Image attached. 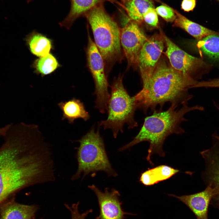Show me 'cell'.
<instances>
[{"mask_svg":"<svg viewBox=\"0 0 219 219\" xmlns=\"http://www.w3.org/2000/svg\"><path fill=\"white\" fill-rule=\"evenodd\" d=\"M0 147V204L20 190L47 181L45 153L26 132L9 129Z\"/></svg>","mask_w":219,"mask_h":219,"instance_id":"6da1fadb","label":"cell"},{"mask_svg":"<svg viewBox=\"0 0 219 219\" xmlns=\"http://www.w3.org/2000/svg\"><path fill=\"white\" fill-rule=\"evenodd\" d=\"M142 89L134 96L138 108L146 114L149 109L162 110L165 103L178 106L192 98L189 90L196 88L199 81L174 69L164 61L158 62L151 75L142 81Z\"/></svg>","mask_w":219,"mask_h":219,"instance_id":"7a4b0ae2","label":"cell"},{"mask_svg":"<svg viewBox=\"0 0 219 219\" xmlns=\"http://www.w3.org/2000/svg\"><path fill=\"white\" fill-rule=\"evenodd\" d=\"M177 107L171 105L165 111L156 110L146 117L138 134L132 141L119 148V151H123L143 141H148L150 145L146 159L152 166L154 165L151 160L152 155L157 154L162 157L165 155L163 145L167 137L172 134L185 133L180 126L182 122L188 120L184 117L185 114L194 110H204L203 107L198 105L189 106L187 103L182 104L179 109H176Z\"/></svg>","mask_w":219,"mask_h":219,"instance_id":"3957f363","label":"cell"},{"mask_svg":"<svg viewBox=\"0 0 219 219\" xmlns=\"http://www.w3.org/2000/svg\"><path fill=\"white\" fill-rule=\"evenodd\" d=\"M87 18L93 33L94 42L105 64L120 60L121 30L116 22L103 8L97 5L89 11Z\"/></svg>","mask_w":219,"mask_h":219,"instance_id":"277c9868","label":"cell"},{"mask_svg":"<svg viewBox=\"0 0 219 219\" xmlns=\"http://www.w3.org/2000/svg\"><path fill=\"white\" fill-rule=\"evenodd\" d=\"M123 78V76L120 75L113 81L107 105L108 116L99 123L104 129H111L115 138L119 132H123L125 124L129 129L138 126L134 118L137 106L134 96H130L125 88Z\"/></svg>","mask_w":219,"mask_h":219,"instance_id":"5b68a950","label":"cell"},{"mask_svg":"<svg viewBox=\"0 0 219 219\" xmlns=\"http://www.w3.org/2000/svg\"><path fill=\"white\" fill-rule=\"evenodd\" d=\"M77 141L80 143L77 155L78 168L71 180L78 179L82 174L84 177L98 171H104L109 176H117L109 162L99 129L95 131L94 127H92Z\"/></svg>","mask_w":219,"mask_h":219,"instance_id":"8992f818","label":"cell"},{"mask_svg":"<svg viewBox=\"0 0 219 219\" xmlns=\"http://www.w3.org/2000/svg\"><path fill=\"white\" fill-rule=\"evenodd\" d=\"M86 54L88 66L95 83V107L101 113H104L107 111L110 96L109 85L105 73L103 59L89 32Z\"/></svg>","mask_w":219,"mask_h":219,"instance_id":"52a82bcc","label":"cell"},{"mask_svg":"<svg viewBox=\"0 0 219 219\" xmlns=\"http://www.w3.org/2000/svg\"><path fill=\"white\" fill-rule=\"evenodd\" d=\"M162 35L166 46L165 54L171 66L176 70L192 77L191 74L198 70L208 69L211 67L202 59L193 56L181 49L164 34Z\"/></svg>","mask_w":219,"mask_h":219,"instance_id":"ba28073f","label":"cell"},{"mask_svg":"<svg viewBox=\"0 0 219 219\" xmlns=\"http://www.w3.org/2000/svg\"><path fill=\"white\" fill-rule=\"evenodd\" d=\"M164 42L162 35H155L148 39L142 46L137 64L142 81L149 78L154 71L163 50Z\"/></svg>","mask_w":219,"mask_h":219,"instance_id":"9c48e42d","label":"cell"},{"mask_svg":"<svg viewBox=\"0 0 219 219\" xmlns=\"http://www.w3.org/2000/svg\"><path fill=\"white\" fill-rule=\"evenodd\" d=\"M200 154L205 162L203 178L207 186L210 187L214 191L210 204L219 211V141L201 151Z\"/></svg>","mask_w":219,"mask_h":219,"instance_id":"30bf717a","label":"cell"},{"mask_svg":"<svg viewBox=\"0 0 219 219\" xmlns=\"http://www.w3.org/2000/svg\"><path fill=\"white\" fill-rule=\"evenodd\" d=\"M147 39L136 23H130L121 30L120 44L129 66L137 64L139 51Z\"/></svg>","mask_w":219,"mask_h":219,"instance_id":"8fae6325","label":"cell"},{"mask_svg":"<svg viewBox=\"0 0 219 219\" xmlns=\"http://www.w3.org/2000/svg\"><path fill=\"white\" fill-rule=\"evenodd\" d=\"M88 187L96 194L99 207V214L97 219H125L126 215L130 213L123 211L122 202L119 199L120 194L115 189L109 191L107 188L101 192L94 185Z\"/></svg>","mask_w":219,"mask_h":219,"instance_id":"7c38bea8","label":"cell"},{"mask_svg":"<svg viewBox=\"0 0 219 219\" xmlns=\"http://www.w3.org/2000/svg\"><path fill=\"white\" fill-rule=\"evenodd\" d=\"M214 195L212 188L207 186L203 191L194 194L177 196L168 195L178 199L186 205L194 213L197 219H208V207Z\"/></svg>","mask_w":219,"mask_h":219,"instance_id":"4fadbf2b","label":"cell"},{"mask_svg":"<svg viewBox=\"0 0 219 219\" xmlns=\"http://www.w3.org/2000/svg\"><path fill=\"white\" fill-rule=\"evenodd\" d=\"M38 208L36 205H26L16 202L14 198L0 204V219H33Z\"/></svg>","mask_w":219,"mask_h":219,"instance_id":"5bb4252c","label":"cell"},{"mask_svg":"<svg viewBox=\"0 0 219 219\" xmlns=\"http://www.w3.org/2000/svg\"><path fill=\"white\" fill-rule=\"evenodd\" d=\"M25 41L31 53L39 57L47 55L53 49L52 40L36 31H33L27 35Z\"/></svg>","mask_w":219,"mask_h":219,"instance_id":"9a60e30c","label":"cell"},{"mask_svg":"<svg viewBox=\"0 0 219 219\" xmlns=\"http://www.w3.org/2000/svg\"><path fill=\"white\" fill-rule=\"evenodd\" d=\"M62 112V120L67 119L70 123H72L78 118L87 121L89 118L88 113L86 110L83 103L79 99L74 98L66 102H61L58 104Z\"/></svg>","mask_w":219,"mask_h":219,"instance_id":"2e32d148","label":"cell"},{"mask_svg":"<svg viewBox=\"0 0 219 219\" xmlns=\"http://www.w3.org/2000/svg\"><path fill=\"white\" fill-rule=\"evenodd\" d=\"M179 172V170L169 166L160 165L148 169L141 173L140 181L146 186L153 185L170 178Z\"/></svg>","mask_w":219,"mask_h":219,"instance_id":"e0dca14e","label":"cell"},{"mask_svg":"<svg viewBox=\"0 0 219 219\" xmlns=\"http://www.w3.org/2000/svg\"><path fill=\"white\" fill-rule=\"evenodd\" d=\"M175 12L176 18L174 20L175 25L184 30L198 41L209 36H219V33L193 22L177 12Z\"/></svg>","mask_w":219,"mask_h":219,"instance_id":"ac0fdd59","label":"cell"},{"mask_svg":"<svg viewBox=\"0 0 219 219\" xmlns=\"http://www.w3.org/2000/svg\"><path fill=\"white\" fill-rule=\"evenodd\" d=\"M100 0H71L70 11L59 25L69 29L74 21L81 15L90 11L100 2Z\"/></svg>","mask_w":219,"mask_h":219,"instance_id":"d6986e66","label":"cell"},{"mask_svg":"<svg viewBox=\"0 0 219 219\" xmlns=\"http://www.w3.org/2000/svg\"><path fill=\"white\" fill-rule=\"evenodd\" d=\"M32 66L34 73L44 76L53 72L60 66V65L56 57L50 53L44 57L36 59Z\"/></svg>","mask_w":219,"mask_h":219,"instance_id":"ffe728a7","label":"cell"},{"mask_svg":"<svg viewBox=\"0 0 219 219\" xmlns=\"http://www.w3.org/2000/svg\"><path fill=\"white\" fill-rule=\"evenodd\" d=\"M126 7L131 19L140 22L143 20V16L149 8H155L152 0H129L126 2Z\"/></svg>","mask_w":219,"mask_h":219,"instance_id":"44dd1931","label":"cell"},{"mask_svg":"<svg viewBox=\"0 0 219 219\" xmlns=\"http://www.w3.org/2000/svg\"><path fill=\"white\" fill-rule=\"evenodd\" d=\"M197 46L207 57L214 61H219V36L205 37L198 41Z\"/></svg>","mask_w":219,"mask_h":219,"instance_id":"7402d4cb","label":"cell"},{"mask_svg":"<svg viewBox=\"0 0 219 219\" xmlns=\"http://www.w3.org/2000/svg\"><path fill=\"white\" fill-rule=\"evenodd\" d=\"M157 14L167 22L174 21L176 15L170 8L163 5L157 7L155 9Z\"/></svg>","mask_w":219,"mask_h":219,"instance_id":"603a6c76","label":"cell"},{"mask_svg":"<svg viewBox=\"0 0 219 219\" xmlns=\"http://www.w3.org/2000/svg\"><path fill=\"white\" fill-rule=\"evenodd\" d=\"M143 18V20L149 25L154 27L157 26L158 20L155 8H148L144 13Z\"/></svg>","mask_w":219,"mask_h":219,"instance_id":"cb8c5ba5","label":"cell"},{"mask_svg":"<svg viewBox=\"0 0 219 219\" xmlns=\"http://www.w3.org/2000/svg\"><path fill=\"white\" fill-rule=\"evenodd\" d=\"M219 88V78L207 81L199 82L197 88Z\"/></svg>","mask_w":219,"mask_h":219,"instance_id":"d4e9b609","label":"cell"},{"mask_svg":"<svg viewBox=\"0 0 219 219\" xmlns=\"http://www.w3.org/2000/svg\"><path fill=\"white\" fill-rule=\"evenodd\" d=\"M196 5V0H183L181 8L184 11L189 12L193 9Z\"/></svg>","mask_w":219,"mask_h":219,"instance_id":"484cf974","label":"cell"},{"mask_svg":"<svg viewBox=\"0 0 219 219\" xmlns=\"http://www.w3.org/2000/svg\"><path fill=\"white\" fill-rule=\"evenodd\" d=\"M10 124H8L5 126L0 127V137H3L10 126Z\"/></svg>","mask_w":219,"mask_h":219,"instance_id":"4316f807","label":"cell"},{"mask_svg":"<svg viewBox=\"0 0 219 219\" xmlns=\"http://www.w3.org/2000/svg\"><path fill=\"white\" fill-rule=\"evenodd\" d=\"M214 137L216 138L218 141H219V136H218L217 135H214Z\"/></svg>","mask_w":219,"mask_h":219,"instance_id":"83f0119b","label":"cell"},{"mask_svg":"<svg viewBox=\"0 0 219 219\" xmlns=\"http://www.w3.org/2000/svg\"><path fill=\"white\" fill-rule=\"evenodd\" d=\"M124 0L126 1V2H127V1H129V0ZM156 0V1H159V0Z\"/></svg>","mask_w":219,"mask_h":219,"instance_id":"f1b7e54d","label":"cell"},{"mask_svg":"<svg viewBox=\"0 0 219 219\" xmlns=\"http://www.w3.org/2000/svg\"><path fill=\"white\" fill-rule=\"evenodd\" d=\"M217 0L219 2V0Z\"/></svg>","mask_w":219,"mask_h":219,"instance_id":"f546056e","label":"cell"},{"mask_svg":"<svg viewBox=\"0 0 219 219\" xmlns=\"http://www.w3.org/2000/svg\"></svg>","mask_w":219,"mask_h":219,"instance_id":"4dcf8cb0","label":"cell"}]
</instances>
